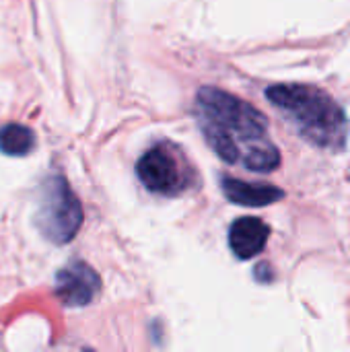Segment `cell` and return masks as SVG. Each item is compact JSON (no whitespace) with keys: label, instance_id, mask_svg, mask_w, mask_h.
I'll return each mask as SVG.
<instances>
[{"label":"cell","instance_id":"cell-1","mask_svg":"<svg viewBox=\"0 0 350 352\" xmlns=\"http://www.w3.org/2000/svg\"><path fill=\"white\" fill-rule=\"evenodd\" d=\"M196 118L208 146L231 165L270 173L281 165V153L268 136V120L239 97L202 87L196 95Z\"/></svg>","mask_w":350,"mask_h":352},{"label":"cell","instance_id":"cell-2","mask_svg":"<svg viewBox=\"0 0 350 352\" xmlns=\"http://www.w3.org/2000/svg\"><path fill=\"white\" fill-rule=\"evenodd\" d=\"M266 97L314 146L326 151L344 148L349 118L326 91L307 85H274L266 89Z\"/></svg>","mask_w":350,"mask_h":352},{"label":"cell","instance_id":"cell-3","mask_svg":"<svg viewBox=\"0 0 350 352\" xmlns=\"http://www.w3.org/2000/svg\"><path fill=\"white\" fill-rule=\"evenodd\" d=\"M83 223V208L68 182L62 175H50L39 192V208L35 225L41 235L54 243H68L74 239Z\"/></svg>","mask_w":350,"mask_h":352},{"label":"cell","instance_id":"cell-4","mask_svg":"<svg viewBox=\"0 0 350 352\" xmlns=\"http://www.w3.org/2000/svg\"><path fill=\"white\" fill-rule=\"evenodd\" d=\"M136 173L146 190L163 196L179 194L188 188V171L184 169V159L173 153L171 144H155L136 163Z\"/></svg>","mask_w":350,"mask_h":352},{"label":"cell","instance_id":"cell-5","mask_svg":"<svg viewBox=\"0 0 350 352\" xmlns=\"http://www.w3.org/2000/svg\"><path fill=\"white\" fill-rule=\"evenodd\" d=\"M99 289L101 280L97 272L80 260L66 264L56 276V297L66 307L89 305L99 293Z\"/></svg>","mask_w":350,"mask_h":352},{"label":"cell","instance_id":"cell-6","mask_svg":"<svg viewBox=\"0 0 350 352\" xmlns=\"http://www.w3.org/2000/svg\"><path fill=\"white\" fill-rule=\"evenodd\" d=\"M268 235H270V227L262 219L241 217L229 229L231 252L239 260H252L258 254H262V250L268 243Z\"/></svg>","mask_w":350,"mask_h":352},{"label":"cell","instance_id":"cell-7","mask_svg":"<svg viewBox=\"0 0 350 352\" xmlns=\"http://www.w3.org/2000/svg\"><path fill=\"white\" fill-rule=\"evenodd\" d=\"M221 188H223V194L227 196V200H231L233 204L252 206V208L268 206V204H274L285 198V192L278 190L276 186L252 184V182H243V179H235V177H223Z\"/></svg>","mask_w":350,"mask_h":352},{"label":"cell","instance_id":"cell-8","mask_svg":"<svg viewBox=\"0 0 350 352\" xmlns=\"http://www.w3.org/2000/svg\"><path fill=\"white\" fill-rule=\"evenodd\" d=\"M35 144V136L27 126L6 124L0 128V151L10 157H21L31 153Z\"/></svg>","mask_w":350,"mask_h":352}]
</instances>
